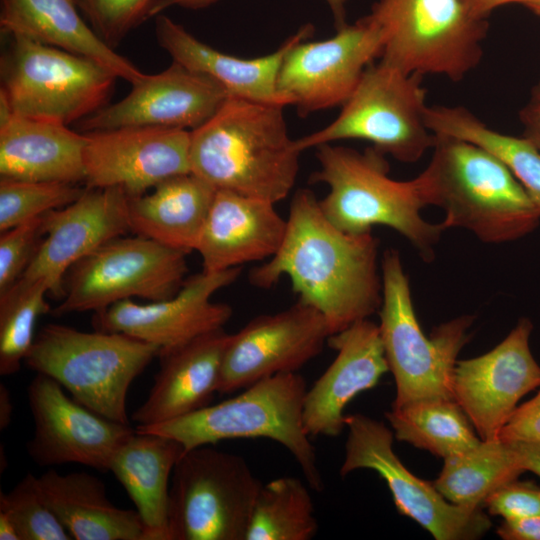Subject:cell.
<instances>
[{
    "instance_id": "cell-1",
    "label": "cell",
    "mask_w": 540,
    "mask_h": 540,
    "mask_svg": "<svg viewBox=\"0 0 540 540\" xmlns=\"http://www.w3.org/2000/svg\"><path fill=\"white\" fill-rule=\"evenodd\" d=\"M379 240L335 227L309 189L290 203L286 232L278 251L249 274L251 284L271 288L288 277L298 301L316 309L330 336L368 319L382 302Z\"/></svg>"
},
{
    "instance_id": "cell-2",
    "label": "cell",
    "mask_w": 540,
    "mask_h": 540,
    "mask_svg": "<svg viewBox=\"0 0 540 540\" xmlns=\"http://www.w3.org/2000/svg\"><path fill=\"white\" fill-rule=\"evenodd\" d=\"M284 106L229 95L190 131V170L217 190L276 204L295 185L300 152L288 133Z\"/></svg>"
},
{
    "instance_id": "cell-3",
    "label": "cell",
    "mask_w": 540,
    "mask_h": 540,
    "mask_svg": "<svg viewBox=\"0 0 540 540\" xmlns=\"http://www.w3.org/2000/svg\"><path fill=\"white\" fill-rule=\"evenodd\" d=\"M435 135L432 158L417 178L426 206L443 209L445 230L464 228L496 244L537 228L540 210L500 159L475 143Z\"/></svg>"
},
{
    "instance_id": "cell-4",
    "label": "cell",
    "mask_w": 540,
    "mask_h": 540,
    "mask_svg": "<svg viewBox=\"0 0 540 540\" xmlns=\"http://www.w3.org/2000/svg\"><path fill=\"white\" fill-rule=\"evenodd\" d=\"M316 150L320 167L310 181L328 186L319 205L335 227L361 235L372 233L374 226H387L408 240L424 261L434 259L445 229L422 217L426 204L417 177L392 179L386 155L373 147L360 152L328 143Z\"/></svg>"
},
{
    "instance_id": "cell-5",
    "label": "cell",
    "mask_w": 540,
    "mask_h": 540,
    "mask_svg": "<svg viewBox=\"0 0 540 540\" xmlns=\"http://www.w3.org/2000/svg\"><path fill=\"white\" fill-rule=\"evenodd\" d=\"M306 391L300 374L281 373L259 380L220 403L168 422L136 426V430L173 438L184 452L224 440L271 439L295 458L309 487L322 491L324 483L315 448L303 423Z\"/></svg>"
},
{
    "instance_id": "cell-6",
    "label": "cell",
    "mask_w": 540,
    "mask_h": 540,
    "mask_svg": "<svg viewBox=\"0 0 540 540\" xmlns=\"http://www.w3.org/2000/svg\"><path fill=\"white\" fill-rule=\"evenodd\" d=\"M159 352L158 346L123 333L52 323L39 330L24 363L54 379L86 408L129 424V387Z\"/></svg>"
},
{
    "instance_id": "cell-7",
    "label": "cell",
    "mask_w": 540,
    "mask_h": 540,
    "mask_svg": "<svg viewBox=\"0 0 540 540\" xmlns=\"http://www.w3.org/2000/svg\"><path fill=\"white\" fill-rule=\"evenodd\" d=\"M382 302L379 331L396 385L391 407L428 399H453L451 378L457 357L470 339L475 317L462 315L426 336L418 322L409 278L400 254L387 249L381 260Z\"/></svg>"
},
{
    "instance_id": "cell-8",
    "label": "cell",
    "mask_w": 540,
    "mask_h": 540,
    "mask_svg": "<svg viewBox=\"0 0 540 540\" xmlns=\"http://www.w3.org/2000/svg\"><path fill=\"white\" fill-rule=\"evenodd\" d=\"M0 58V99L11 112L70 125L108 104L118 78L89 58L19 35Z\"/></svg>"
},
{
    "instance_id": "cell-9",
    "label": "cell",
    "mask_w": 540,
    "mask_h": 540,
    "mask_svg": "<svg viewBox=\"0 0 540 540\" xmlns=\"http://www.w3.org/2000/svg\"><path fill=\"white\" fill-rule=\"evenodd\" d=\"M367 16L383 38L380 59L407 73L456 82L482 59L489 24L464 0H377Z\"/></svg>"
},
{
    "instance_id": "cell-10",
    "label": "cell",
    "mask_w": 540,
    "mask_h": 540,
    "mask_svg": "<svg viewBox=\"0 0 540 540\" xmlns=\"http://www.w3.org/2000/svg\"><path fill=\"white\" fill-rule=\"evenodd\" d=\"M421 75L380 59L370 64L339 115L324 128L295 140L303 152L339 140L358 139L404 163L432 149L436 135L427 127V91Z\"/></svg>"
},
{
    "instance_id": "cell-11",
    "label": "cell",
    "mask_w": 540,
    "mask_h": 540,
    "mask_svg": "<svg viewBox=\"0 0 540 540\" xmlns=\"http://www.w3.org/2000/svg\"><path fill=\"white\" fill-rule=\"evenodd\" d=\"M262 485L237 454L210 445L184 452L170 483V540H246Z\"/></svg>"
},
{
    "instance_id": "cell-12",
    "label": "cell",
    "mask_w": 540,
    "mask_h": 540,
    "mask_svg": "<svg viewBox=\"0 0 540 540\" xmlns=\"http://www.w3.org/2000/svg\"><path fill=\"white\" fill-rule=\"evenodd\" d=\"M186 255L143 236L116 237L70 268L64 297L51 313H97L133 297L169 299L187 279Z\"/></svg>"
},
{
    "instance_id": "cell-13",
    "label": "cell",
    "mask_w": 540,
    "mask_h": 540,
    "mask_svg": "<svg viewBox=\"0 0 540 540\" xmlns=\"http://www.w3.org/2000/svg\"><path fill=\"white\" fill-rule=\"evenodd\" d=\"M348 430L340 475L371 469L386 482L401 515L417 522L436 540H475L492 526L484 508L449 502L433 482L411 473L393 450L394 433L364 414L346 415Z\"/></svg>"
},
{
    "instance_id": "cell-14",
    "label": "cell",
    "mask_w": 540,
    "mask_h": 540,
    "mask_svg": "<svg viewBox=\"0 0 540 540\" xmlns=\"http://www.w3.org/2000/svg\"><path fill=\"white\" fill-rule=\"evenodd\" d=\"M382 49L381 32L366 15L328 39L292 46L280 67L278 89L302 117L342 106Z\"/></svg>"
},
{
    "instance_id": "cell-15",
    "label": "cell",
    "mask_w": 540,
    "mask_h": 540,
    "mask_svg": "<svg viewBox=\"0 0 540 540\" xmlns=\"http://www.w3.org/2000/svg\"><path fill=\"white\" fill-rule=\"evenodd\" d=\"M27 399L34 424L27 452L39 466L76 463L109 471L115 452L135 431L86 408L41 373L29 383Z\"/></svg>"
},
{
    "instance_id": "cell-16",
    "label": "cell",
    "mask_w": 540,
    "mask_h": 540,
    "mask_svg": "<svg viewBox=\"0 0 540 540\" xmlns=\"http://www.w3.org/2000/svg\"><path fill=\"white\" fill-rule=\"evenodd\" d=\"M532 330V322L521 318L493 349L456 362L452 398L483 441L497 440L518 402L540 387V365L530 349Z\"/></svg>"
},
{
    "instance_id": "cell-17",
    "label": "cell",
    "mask_w": 540,
    "mask_h": 540,
    "mask_svg": "<svg viewBox=\"0 0 540 540\" xmlns=\"http://www.w3.org/2000/svg\"><path fill=\"white\" fill-rule=\"evenodd\" d=\"M329 337L324 317L300 301L278 313L255 317L230 334L218 393H232L264 378L297 372L321 353Z\"/></svg>"
},
{
    "instance_id": "cell-18",
    "label": "cell",
    "mask_w": 540,
    "mask_h": 540,
    "mask_svg": "<svg viewBox=\"0 0 540 540\" xmlns=\"http://www.w3.org/2000/svg\"><path fill=\"white\" fill-rule=\"evenodd\" d=\"M241 267L218 272L201 271L185 280L171 298L138 304L119 301L95 313L96 330L118 332L159 347L166 353L215 330L230 320L232 308L212 296L234 283ZM158 355V356H159Z\"/></svg>"
},
{
    "instance_id": "cell-19",
    "label": "cell",
    "mask_w": 540,
    "mask_h": 540,
    "mask_svg": "<svg viewBox=\"0 0 540 540\" xmlns=\"http://www.w3.org/2000/svg\"><path fill=\"white\" fill-rule=\"evenodd\" d=\"M84 185L119 188L128 197L190 170V131L122 127L85 133Z\"/></svg>"
},
{
    "instance_id": "cell-20",
    "label": "cell",
    "mask_w": 540,
    "mask_h": 540,
    "mask_svg": "<svg viewBox=\"0 0 540 540\" xmlns=\"http://www.w3.org/2000/svg\"><path fill=\"white\" fill-rule=\"evenodd\" d=\"M128 195L119 188H87L73 203L43 216V240L16 283L44 281L55 299L64 297L67 272L106 242L129 229Z\"/></svg>"
},
{
    "instance_id": "cell-21",
    "label": "cell",
    "mask_w": 540,
    "mask_h": 540,
    "mask_svg": "<svg viewBox=\"0 0 540 540\" xmlns=\"http://www.w3.org/2000/svg\"><path fill=\"white\" fill-rule=\"evenodd\" d=\"M229 96L213 78L172 61L132 85L120 101L107 104L78 122L83 133L122 127L193 130L205 123Z\"/></svg>"
},
{
    "instance_id": "cell-22",
    "label": "cell",
    "mask_w": 540,
    "mask_h": 540,
    "mask_svg": "<svg viewBox=\"0 0 540 540\" xmlns=\"http://www.w3.org/2000/svg\"><path fill=\"white\" fill-rule=\"evenodd\" d=\"M328 344L337 355L304 398L303 423L310 437L338 436L346 428V406L389 371L379 326L369 319L331 335Z\"/></svg>"
},
{
    "instance_id": "cell-23",
    "label": "cell",
    "mask_w": 540,
    "mask_h": 540,
    "mask_svg": "<svg viewBox=\"0 0 540 540\" xmlns=\"http://www.w3.org/2000/svg\"><path fill=\"white\" fill-rule=\"evenodd\" d=\"M313 31L311 24L303 25L273 53L246 59L212 48L162 13L155 16L156 40L172 61L213 78L229 95L284 107L291 101L277 86L281 64L290 48Z\"/></svg>"
},
{
    "instance_id": "cell-24",
    "label": "cell",
    "mask_w": 540,
    "mask_h": 540,
    "mask_svg": "<svg viewBox=\"0 0 540 540\" xmlns=\"http://www.w3.org/2000/svg\"><path fill=\"white\" fill-rule=\"evenodd\" d=\"M274 205L217 190L196 248L202 270L218 272L271 258L287 227Z\"/></svg>"
},
{
    "instance_id": "cell-25",
    "label": "cell",
    "mask_w": 540,
    "mask_h": 540,
    "mask_svg": "<svg viewBox=\"0 0 540 540\" xmlns=\"http://www.w3.org/2000/svg\"><path fill=\"white\" fill-rule=\"evenodd\" d=\"M230 339L223 328L162 353L145 401L134 411L137 426L168 422L209 405L218 393L223 355Z\"/></svg>"
},
{
    "instance_id": "cell-26",
    "label": "cell",
    "mask_w": 540,
    "mask_h": 540,
    "mask_svg": "<svg viewBox=\"0 0 540 540\" xmlns=\"http://www.w3.org/2000/svg\"><path fill=\"white\" fill-rule=\"evenodd\" d=\"M87 137L67 125L24 117L0 99V177L84 184Z\"/></svg>"
},
{
    "instance_id": "cell-27",
    "label": "cell",
    "mask_w": 540,
    "mask_h": 540,
    "mask_svg": "<svg viewBox=\"0 0 540 540\" xmlns=\"http://www.w3.org/2000/svg\"><path fill=\"white\" fill-rule=\"evenodd\" d=\"M0 6L5 36H23L89 58L132 85L147 75L98 37L80 16L76 0H0Z\"/></svg>"
},
{
    "instance_id": "cell-28",
    "label": "cell",
    "mask_w": 540,
    "mask_h": 540,
    "mask_svg": "<svg viewBox=\"0 0 540 540\" xmlns=\"http://www.w3.org/2000/svg\"><path fill=\"white\" fill-rule=\"evenodd\" d=\"M183 453L175 439L135 428L111 460L109 471L135 504L146 540H170V483Z\"/></svg>"
},
{
    "instance_id": "cell-29",
    "label": "cell",
    "mask_w": 540,
    "mask_h": 540,
    "mask_svg": "<svg viewBox=\"0 0 540 540\" xmlns=\"http://www.w3.org/2000/svg\"><path fill=\"white\" fill-rule=\"evenodd\" d=\"M216 191L192 172L170 177L149 193L128 197L129 229L188 254L197 248Z\"/></svg>"
},
{
    "instance_id": "cell-30",
    "label": "cell",
    "mask_w": 540,
    "mask_h": 540,
    "mask_svg": "<svg viewBox=\"0 0 540 540\" xmlns=\"http://www.w3.org/2000/svg\"><path fill=\"white\" fill-rule=\"evenodd\" d=\"M38 479L48 504L72 539L146 540L137 511L115 506L97 476L51 469Z\"/></svg>"
},
{
    "instance_id": "cell-31",
    "label": "cell",
    "mask_w": 540,
    "mask_h": 540,
    "mask_svg": "<svg viewBox=\"0 0 540 540\" xmlns=\"http://www.w3.org/2000/svg\"><path fill=\"white\" fill-rule=\"evenodd\" d=\"M425 121L434 134L460 138L494 154L540 210V150L527 138L500 133L461 106H428Z\"/></svg>"
},
{
    "instance_id": "cell-32",
    "label": "cell",
    "mask_w": 540,
    "mask_h": 540,
    "mask_svg": "<svg viewBox=\"0 0 540 540\" xmlns=\"http://www.w3.org/2000/svg\"><path fill=\"white\" fill-rule=\"evenodd\" d=\"M394 437L443 459L462 454L482 440L454 399L414 401L386 412Z\"/></svg>"
},
{
    "instance_id": "cell-33",
    "label": "cell",
    "mask_w": 540,
    "mask_h": 540,
    "mask_svg": "<svg viewBox=\"0 0 540 540\" xmlns=\"http://www.w3.org/2000/svg\"><path fill=\"white\" fill-rule=\"evenodd\" d=\"M523 473L508 442L482 440L474 448L444 459L433 484L453 504L484 508L489 495Z\"/></svg>"
},
{
    "instance_id": "cell-34",
    "label": "cell",
    "mask_w": 540,
    "mask_h": 540,
    "mask_svg": "<svg viewBox=\"0 0 540 540\" xmlns=\"http://www.w3.org/2000/svg\"><path fill=\"white\" fill-rule=\"evenodd\" d=\"M317 531L312 497L300 479L280 477L261 486L246 540H310Z\"/></svg>"
},
{
    "instance_id": "cell-35",
    "label": "cell",
    "mask_w": 540,
    "mask_h": 540,
    "mask_svg": "<svg viewBox=\"0 0 540 540\" xmlns=\"http://www.w3.org/2000/svg\"><path fill=\"white\" fill-rule=\"evenodd\" d=\"M44 281L15 283L0 295V375L11 376L20 370L35 339L38 318L51 312Z\"/></svg>"
},
{
    "instance_id": "cell-36",
    "label": "cell",
    "mask_w": 540,
    "mask_h": 540,
    "mask_svg": "<svg viewBox=\"0 0 540 540\" xmlns=\"http://www.w3.org/2000/svg\"><path fill=\"white\" fill-rule=\"evenodd\" d=\"M86 189L67 182L0 178V232L65 207Z\"/></svg>"
},
{
    "instance_id": "cell-37",
    "label": "cell",
    "mask_w": 540,
    "mask_h": 540,
    "mask_svg": "<svg viewBox=\"0 0 540 540\" xmlns=\"http://www.w3.org/2000/svg\"><path fill=\"white\" fill-rule=\"evenodd\" d=\"M0 510L14 521L20 540H70L72 537L48 504L39 479L27 473L0 494Z\"/></svg>"
},
{
    "instance_id": "cell-38",
    "label": "cell",
    "mask_w": 540,
    "mask_h": 540,
    "mask_svg": "<svg viewBox=\"0 0 540 540\" xmlns=\"http://www.w3.org/2000/svg\"><path fill=\"white\" fill-rule=\"evenodd\" d=\"M157 0H76L91 28L112 49L145 20Z\"/></svg>"
},
{
    "instance_id": "cell-39",
    "label": "cell",
    "mask_w": 540,
    "mask_h": 540,
    "mask_svg": "<svg viewBox=\"0 0 540 540\" xmlns=\"http://www.w3.org/2000/svg\"><path fill=\"white\" fill-rule=\"evenodd\" d=\"M43 216L31 219L0 236V295L23 275L44 237Z\"/></svg>"
},
{
    "instance_id": "cell-40",
    "label": "cell",
    "mask_w": 540,
    "mask_h": 540,
    "mask_svg": "<svg viewBox=\"0 0 540 540\" xmlns=\"http://www.w3.org/2000/svg\"><path fill=\"white\" fill-rule=\"evenodd\" d=\"M484 508L503 519L540 516V486L531 481H510L489 495Z\"/></svg>"
},
{
    "instance_id": "cell-41",
    "label": "cell",
    "mask_w": 540,
    "mask_h": 540,
    "mask_svg": "<svg viewBox=\"0 0 540 540\" xmlns=\"http://www.w3.org/2000/svg\"><path fill=\"white\" fill-rule=\"evenodd\" d=\"M498 439L505 442L540 441V387L532 399L517 406Z\"/></svg>"
},
{
    "instance_id": "cell-42",
    "label": "cell",
    "mask_w": 540,
    "mask_h": 540,
    "mask_svg": "<svg viewBox=\"0 0 540 540\" xmlns=\"http://www.w3.org/2000/svg\"><path fill=\"white\" fill-rule=\"evenodd\" d=\"M496 534L503 540H540V516L504 519Z\"/></svg>"
},
{
    "instance_id": "cell-43",
    "label": "cell",
    "mask_w": 540,
    "mask_h": 540,
    "mask_svg": "<svg viewBox=\"0 0 540 540\" xmlns=\"http://www.w3.org/2000/svg\"><path fill=\"white\" fill-rule=\"evenodd\" d=\"M508 443L523 471L532 472L540 478V441H512Z\"/></svg>"
},
{
    "instance_id": "cell-44",
    "label": "cell",
    "mask_w": 540,
    "mask_h": 540,
    "mask_svg": "<svg viewBox=\"0 0 540 540\" xmlns=\"http://www.w3.org/2000/svg\"><path fill=\"white\" fill-rule=\"evenodd\" d=\"M520 120L524 127L523 136L540 150V100H531L520 111Z\"/></svg>"
},
{
    "instance_id": "cell-45",
    "label": "cell",
    "mask_w": 540,
    "mask_h": 540,
    "mask_svg": "<svg viewBox=\"0 0 540 540\" xmlns=\"http://www.w3.org/2000/svg\"><path fill=\"white\" fill-rule=\"evenodd\" d=\"M531 0H464L469 10L479 18L488 19V16L495 9L509 5L522 4L525 5Z\"/></svg>"
},
{
    "instance_id": "cell-46",
    "label": "cell",
    "mask_w": 540,
    "mask_h": 540,
    "mask_svg": "<svg viewBox=\"0 0 540 540\" xmlns=\"http://www.w3.org/2000/svg\"><path fill=\"white\" fill-rule=\"evenodd\" d=\"M218 0H157L152 11L151 18L161 14L170 7H182L186 9H202L208 7Z\"/></svg>"
},
{
    "instance_id": "cell-47",
    "label": "cell",
    "mask_w": 540,
    "mask_h": 540,
    "mask_svg": "<svg viewBox=\"0 0 540 540\" xmlns=\"http://www.w3.org/2000/svg\"><path fill=\"white\" fill-rule=\"evenodd\" d=\"M13 401L9 389L4 385L0 384V429H6L13 418Z\"/></svg>"
},
{
    "instance_id": "cell-48",
    "label": "cell",
    "mask_w": 540,
    "mask_h": 540,
    "mask_svg": "<svg viewBox=\"0 0 540 540\" xmlns=\"http://www.w3.org/2000/svg\"><path fill=\"white\" fill-rule=\"evenodd\" d=\"M0 540H20L17 527L12 518L0 510Z\"/></svg>"
},
{
    "instance_id": "cell-49",
    "label": "cell",
    "mask_w": 540,
    "mask_h": 540,
    "mask_svg": "<svg viewBox=\"0 0 540 540\" xmlns=\"http://www.w3.org/2000/svg\"><path fill=\"white\" fill-rule=\"evenodd\" d=\"M332 12L336 29L346 25V3L348 0H325Z\"/></svg>"
},
{
    "instance_id": "cell-50",
    "label": "cell",
    "mask_w": 540,
    "mask_h": 540,
    "mask_svg": "<svg viewBox=\"0 0 540 540\" xmlns=\"http://www.w3.org/2000/svg\"><path fill=\"white\" fill-rule=\"evenodd\" d=\"M524 6L527 7L535 15L540 17V0H531L528 3H526Z\"/></svg>"
},
{
    "instance_id": "cell-51",
    "label": "cell",
    "mask_w": 540,
    "mask_h": 540,
    "mask_svg": "<svg viewBox=\"0 0 540 540\" xmlns=\"http://www.w3.org/2000/svg\"><path fill=\"white\" fill-rule=\"evenodd\" d=\"M533 100H540V81L539 83L535 86V89L533 91Z\"/></svg>"
}]
</instances>
